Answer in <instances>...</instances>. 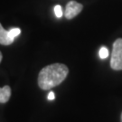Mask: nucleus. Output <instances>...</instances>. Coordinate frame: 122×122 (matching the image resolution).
Returning <instances> with one entry per match:
<instances>
[{
  "label": "nucleus",
  "instance_id": "obj_10",
  "mask_svg": "<svg viewBox=\"0 0 122 122\" xmlns=\"http://www.w3.org/2000/svg\"><path fill=\"white\" fill-rule=\"evenodd\" d=\"M2 58H3V56H2V52H0V62H1V61H2Z\"/></svg>",
  "mask_w": 122,
  "mask_h": 122
},
{
  "label": "nucleus",
  "instance_id": "obj_3",
  "mask_svg": "<svg viewBox=\"0 0 122 122\" xmlns=\"http://www.w3.org/2000/svg\"><path fill=\"white\" fill-rule=\"evenodd\" d=\"M83 5L80 4L76 1H71L66 5L65 12H64V16L66 19H72L75 16H77L82 11Z\"/></svg>",
  "mask_w": 122,
  "mask_h": 122
},
{
  "label": "nucleus",
  "instance_id": "obj_9",
  "mask_svg": "<svg viewBox=\"0 0 122 122\" xmlns=\"http://www.w3.org/2000/svg\"><path fill=\"white\" fill-rule=\"evenodd\" d=\"M54 98H55V96H54V93L52 92H50V93L48 94V100H54Z\"/></svg>",
  "mask_w": 122,
  "mask_h": 122
},
{
  "label": "nucleus",
  "instance_id": "obj_11",
  "mask_svg": "<svg viewBox=\"0 0 122 122\" xmlns=\"http://www.w3.org/2000/svg\"><path fill=\"white\" fill-rule=\"evenodd\" d=\"M120 120H121V122H122V113H121V118H120Z\"/></svg>",
  "mask_w": 122,
  "mask_h": 122
},
{
  "label": "nucleus",
  "instance_id": "obj_6",
  "mask_svg": "<svg viewBox=\"0 0 122 122\" xmlns=\"http://www.w3.org/2000/svg\"><path fill=\"white\" fill-rule=\"evenodd\" d=\"M8 34L11 38L15 39L16 36H18V35L21 34V30L19 28H12V29H10L8 31Z\"/></svg>",
  "mask_w": 122,
  "mask_h": 122
},
{
  "label": "nucleus",
  "instance_id": "obj_4",
  "mask_svg": "<svg viewBox=\"0 0 122 122\" xmlns=\"http://www.w3.org/2000/svg\"><path fill=\"white\" fill-rule=\"evenodd\" d=\"M15 39L11 38L8 34V31H5L0 24V44L3 45H10L13 44Z\"/></svg>",
  "mask_w": 122,
  "mask_h": 122
},
{
  "label": "nucleus",
  "instance_id": "obj_2",
  "mask_svg": "<svg viewBox=\"0 0 122 122\" xmlns=\"http://www.w3.org/2000/svg\"><path fill=\"white\" fill-rule=\"evenodd\" d=\"M110 67L115 71L122 70V38L117 39L113 44Z\"/></svg>",
  "mask_w": 122,
  "mask_h": 122
},
{
  "label": "nucleus",
  "instance_id": "obj_7",
  "mask_svg": "<svg viewBox=\"0 0 122 122\" xmlns=\"http://www.w3.org/2000/svg\"><path fill=\"white\" fill-rule=\"evenodd\" d=\"M109 56V50L106 47H101L100 50V57L101 59H106Z\"/></svg>",
  "mask_w": 122,
  "mask_h": 122
},
{
  "label": "nucleus",
  "instance_id": "obj_8",
  "mask_svg": "<svg viewBox=\"0 0 122 122\" xmlns=\"http://www.w3.org/2000/svg\"><path fill=\"white\" fill-rule=\"evenodd\" d=\"M54 14H55V16L58 18H61L62 16V10H61V5H56L54 6Z\"/></svg>",
  "mask_w": 122,
  "mask_h": 122
},
{
  "label": "nucleus",
  "instance_id": "obj_1",
  "mask_svg": "<svg viewBox=\"0 0 122 122\" xmlns=\"http://www.w3.org/2000/svg\"><path fill=\"white\" fill-rule=\"evenodd\" d=\"M68 73V67L62 63H52L45 66L40 71L38 85L42 90H50L61 84L66 79Z\"/></svg>",
  "mask_w": 122,
  "mask_h": 122
},
{
  "label": "nucleus",
  "instance_id": "obj_5",
  "mask_svg": "<svg viewBox=\"0 0 122 122\" xmlns=\"http://www.w3.org/2000/svg\"><path fill=\"white\" fill-rule=\"evenodd\" d=\"M11 97V89L9 86L5 85L3 88H0V103H6Z\"/></svg>",
  "mask_w": 122,
  "mask_h": 122
}]
</instances>
